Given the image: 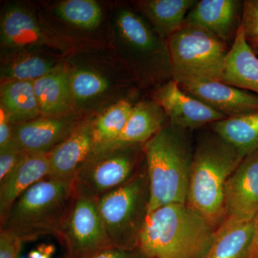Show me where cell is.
I'll use <instances>...</instances> for the list:
<instances>
[{"mask_svg":"<svg viewBox=\"0 0 258 258\" xmlns=\"http://www.w3.org/2000/svg\"><path fill=\"white\" fill-rule=\"evenodd\" d=\"M215 227L187 204H170L148 214L138 247L147 258H202Z\"/></svg>","mask_w":258,"mask_h":258,"instance_id":"obj_1","label":"cell"},{"mask_svg":"<svg viewBox=\"0 0 258 258\" xmlns=\"http://www.w3.org/2000/svg\"><path fill=\"white\" fill-rule=\"evenodd\" d=\"M72 182L48 176L32 185L13 204L1 229L23 242L58 237L75 200Z\"/></svg>","mask_w":258,"mask_h":258,"instance_id":"obj_2","label":"cell"},{"mask_svg":"<svg viewBox=\"0 0 258 258\" xmlns=\"http://www.w3.org/2000/svg\"><path fill=\"white\" fill-rule=\"evenodd\" d=\"M179 128L163 127L144 147L149 181L148 214L170 204H186L193 156Z\"/></svg>","mask_w":258,"mask_h":258,"instance_id":"obj_3","label":"cell"},{"mask_svg":"<svg viewBox=\"0 0 258 258\" xmlns=\"http://www.w3.org/2000/svg\"><path fill=\"white\" fill-rule=\"evenodd\" d=\"M244 159L217 135L203 139L193 155L186 204L214 226L225 217L226 183Z\"/></svg>","mask_w":258,"mask_h":258,"instance_id":"obj_4","label":"cell"},{"mask_svg":"<svg viewBox=\"0 0 258 258\" xmlns=\"http://www.w3.org/2000/svg\"><path fill=\"white\" fill-rule=\"evenodd\" d=\"M150 190L147 167L124 184L94 200L112 245L138 247L139 236L148 215Z\"/></svg>","mask_w":258,"mask_h":258,"instance_id":"obj_5","label":"cell"},{"mask_svg":"<svg viewBox=\"0 0 258 258\" xmlns=\"http://www.w3.org/2000/svg\"><path fill=\"white\" fill-rule=\"evenodd\" d=\"M174 81L223 82L226 55L223 41L211 32L183 25L168 41Z\"/></svg>","mask_w":258,"mask_h":258,"instance_id":"obj_6","label":"cell"},{"mask_svg":"<svg viewBox=\"0 0 258 258\" xmlns=\"http://www.w3.org/2000/svg\"><path fill=\"white\" fill-rule=\"evenodd\" d=\"M139 147L93 149L73 180L75 198L96 200L132 179L143 166Z\"/></svg>","mask_w":258,"mask_h":258,"instance_id":"obj_7","label":"cell"},{"mask_svg":"<svg viewBox=\"0 0 258 258\" xmlns=\"http://www.w3.org/2000/svg\"><path fill=\"white\" fill-rule=\"evenodd\" d=\"M3 50L23 48L68 52L72 45L66 38L51 30L31 10L10 5L3 10L0 23Z\"/></svg>","mask_w":258,"mask_h":258,"instance_id":"obj_8","label":"cell"},{"mask_svg":"<svg viewBox=\"0 0 258 258\" xmlns=\"http://www.w3.org/2000/svg\"><path fill=\"white\" fill-rule=\"evenodd\" d=\"M66 258H84L113 247L94 200L75 198L60 235Z\"/></svg>","mask_w":258,"mask_h":258,"instance_id":"obj_9","label":"cell"},{"mask_svg":"<svg viewBox=\"0 0 258 258\" xmlns=\"http://www.w3.org/2000/svg\"><path fill=\"white\" fill-rule=\"evenodd\" d=\"M71 80L73 106L81 110L97 109L116 97L118 79L108 61L75 59L67 66Z\"/></svg>","mask_w":258,"mask_h":258,"instance_id":"obj_10","label":"cell"},{"mask_svg":"<svg viewBox=\"0 0 258 258\" xmlns=\"http://www.w3.org/2000/svg\"><path fill=\"white\" fill-rule=\"evenodd\" d=\"M225 217L241 222L258 220V152L244 158L227 180Z\"/></svg>","mask_w":258,"mask_h":258,"instance_id":"obj_11","label":"cell"},{"mask_svg":"<svg viewBox=\"0 0 258 258\" xmlns=\"http://www.w3.org/2000/svg\"><path fill=\"white\" fill-rule=\"evenodd\" d=\"M156 102L169 117L171 125L180 128H196L227 118L181 89L176 81H169L158 90Z\"/></svg>","mask_w":258,"mask_h":258,"instance_id":"obj_12","label":"cell"},{"mask_svg":"<svg viewBox=\"0 0 258 258\" xmlns=\"http://www.w3.org/2000/svg\"><path fill=\"white\" fill-rule=\"evenodd\" d=\"M74 115L39 117L13 125V139L25 152L48 154L80 124Z\"/></svg>","mask_w":258,"mask_h":258,"instance_id":"obj_13","label":"cell"},{"mask_svg":"<svg viewBox=\"0 0 258 258\" xmlns=\"http://www.w3.org/2000/svg\"><path fill=\"white\" fill-rule=\"evenodd\" d=\"M185 92L227 117L258 111V96L220 81L179 83Z\"/></svg>","mask_w":258,"mask_h":258,"instance_id":"obj_14","label":"cell"},{"mask_svg":"<svg viewBox=\"0 0 258 258\" xmlns=\"http://www.w3.org/2000/svg\"><path fill=\"white\" fill-rule=\"evenodd\" d=\"M94 148L93 121L80 123L66 140L49 153L50 176L73 181Z\"/></svg>","mask_w":258,"mask_h":258,"instance_id":"obj_15","label":"cell"},{"mask_svg":"<svg viewBox=\"0 0 258 258\" xmlns=\"http://www.w3.org/2000/svg\"><path fill=\"white\" fill-rule=\"evenodd\" d=\"M48 176H50L48 154L27 153L18 165L0 181V222L26 190Z\"/></svg>","mask_w":258,"mask_h":258,"instance_id":"obj_16","label":"cell"},{"mask_svg":"<svg viewBox=\"0 0 258 258\" xmlns=\"http://www.w3.org/2000/svg\"><path fill=\"white\" fill-rule=\"evenodd\" d=\"M60 64V61L50 50L37 48L3 50L0 68L2 83L35 81Z\"/></svg>","mask_w":258,"mask_h":258,"instance_id":"obj_17","label":"cell"},{"mask_svg":"<svg viewBox=\"0 0 258 258\" xmlns=\"http://www.w3.org/2000/svg\"><path fill=\"white\" fill-rule=\"evenodd\" d=\"M223 83L249 90L258 96V56L249 45L241 25L226 55Z\"/></svg>","mask_w":258,"mask_h":258,"instance_id":"obj_18","label":"cell"},{"mask_svg":"<svg viewBox=\"0 0 258 258\" xmlns=\"http://www.w3.org/2000/svg\"><path fill=\"white\" fill-rule=\"evenodd\" d=\"M33 84L41 116L69 114L73 101L67 66L59 64L49 74L33 81Z\"/></svg>","mask_w":258,"mask_h":258,"instance_id":"obj_19","label":"cell"},{"mask_svg":"<svg viewBox=\"0 0 258 258\" xmlns=\"http://www.w3.org/2000/svg\"><path fill=\"white\" fill-rule=\"evenodd\" d=\"M166 115L157 102H142L133 107L125 128L114 142L100 148L141 145L164 127ZM96 149V148H95Z\"/></svg>","mask_w":258,"mask_h":258,"instance_id":"obj_20","label":"cell"},{"mask_svg":"<svg viewBox=\"0 0 258 258\" xmlns=\"http://www.w3.org/2000/svg\"><path fill=\"white\" fill-rule=\"evenodd\" d=\"M237 6L238 2L233 0H203L195 5L184 25L200 27L226 41L235 25Z\"/></svg>","mask_w":258,"mask_h":258,"instance_id":"obj_21","label":"cell"},{"mask_svg":"<svg viewBox=\"0 0 258 258\" xmlns=\"http://www.w3.org/2000/svg\"><path fill=\"white\" fill-rule=\"evenodd\" d=\"M256 221L241 222L226 217L214 232L202 258H246Z\"/></svg>","mask_w":258,"mask_h":258,"instance_id":"obj_22","label":"cell"},{"mask_svg":"<svg viewBox=\"0 0 258 258\" xmlns=\"http://www.w3.org/2000/svg\"><path fill=\"white\" fill-rule=\"evenodd\" d=\"M115 37L123 48L142 55H152L159 50L160 42L155 34L139 15L120 10L114 20Z\"/></svg>","mask_w":258,"mask_h":258,"instance_id":"obj_23","label":"cell"},{"mask_svg":"<svg viewBox=\"0 0 258 258\" xmlns=\"http://www.w3.org/2000/svg\"><path fill=\"white\" fill-rule=\"evenodd\" d=\"M1 108L13 125L41 116L35 96L33 81H13L2 83Z\"/></svg>","mask_w":258,"mask_h":258,"instance_id":"obj_24","label":"cell"},{"mask_svg":"<svg viewBox=\"0 0 258 258\" xmlns=\"http://www.w3.org/2000/svg\"><path fill=\"white\" fill-rule=\"evenodd\" d=\"M212 128L242 157L258 152V111L219 120L213 123Z\"/></svg>","mask_w":258,"mask_h":258,"instance_id":"obj_25","label":"cell"},{"mask_svg":"<svg viewBox=\"0 0 258 258\" xmlns=\"http://www.w3.org/2000/svg\"><path fill=\"white\" fill-rule=\"evenodd\" d=\"M194 0H147L139 2V9L160 36L169 39L184 25Z\"/></svg>","mask_w":258,"mask_h":258,"instance_id":"obj_26","label":"cell"},{"mask_svg":"<svg viewBox=\"0 0 258 258\" xmlns=\"http://www.w3.org/2000/svg\"><path fill=\"white\" fill-rule=\"evenodd\" d=\"M133 107L125 100H120L106 108L93 121L95 148L108 145L119 137L128 121Z\"/></svg>","mask_w":258,"mask_h":258,"instance_id":"obj_27","label":"cell"},{"mask_svg":"<svg viewBox=\"0 0 258 258\" xmlns=\"http://www.w3.org/2000/svg\"><path fill=\"white\" fill-rule=\"evenodd\" d=\"M56 15L66 23L83 29L93 30L101 23L102 10L94 0H66L55 8Z\"/></svg>","mask_w":258,"mask_h":258,"instance_id":"obj_28","label":"cell"},{"mask_svg":"<svg viewBox=\"0 0 258 258\" xmlns=\"http://www.w3.org/2000/svg\"><path fill=\"white\" fill-rule=\"evenodd\" d=\"M27 153L13 139L5 147L0 148V181L18 165Z\"/></svg>","mask_w":258,"mask_h":258,"instance_id":"obj_29","label":"cell"},{"mask_svg":"<svg viewBox=\"0 0 258 258\" xmlns=\"http://www.w3.org/2000/svg\"><path fill=\"white\" fill-rule=\"evenodd\" d=\"M240 25L247 40L258 37V0L244 2Z\"/></svg>","mask_w":258,"mask_h":258,"instance_id":"obj_30","label":"cell"},{"mask_svg":"<svg viewBox=\"0 0 258 258\" xmlns=\"http://www.w3.org/2000/svg\"><path fill=\"white\" fill-rule=\"evenodd\" d=\"M23 243L18 235L0 228V258H20Z\"/></svg>","mask_w":258,"mask_h":258,"instance_id":"obj_31","label":"cell"},{"mask_svg":"<svg viewBox=\"0 0 258 258\" xmlns=\"http://www.w3.org/2000/svg\"><path fill=\"white\" fill-rule=\"evenodd\" d=\"M84 258H147L139 247L133 249L111 247Z\"/></svg>","mask_w":258,"mask_h":258,"instance_id":"obj_32","label":"cell"},{"mask_svg":"<svg viewBox=\"0 0 258 258\" xmlns=\"http://www.w3.org/2000/svg\"><path fill=\"white\" fill-rule=\"evenodd\" d=\"M13 125L8 115L0 107V148L5 147L13 140Z\"/></svg>","mask_w":258,"mask_h":258,"instance_id":"obj_33","label":"cell"},{"mask_svg":"<svg viewBox=\"0 0 258 258\" xmlns=\"http://www.w3.org/2000/svg\"><path fill=\"white\" fill-rule=\"evenodd\" d=\"M246 258H258V220L254 225L253 235Z\"/></svg>","mask_w":258,"mask_h":258,"instance_id":"obj_34","label":"cell"},{"mask_svg":"<svg viewBox=\"0 0 258 258\" xmlns=\"http://www.w3.org/2000/svg\"><path fill=\"white\" fill-rule=\"evenodd\" d=\"M248 42L252 50L255 52L256 55L258 56V37H257V38L252 39V40H248Z\"/></svg>","mask_w":258,"mask_h":258,"instance_id":"obj_35","label":"cell"}]
</instances>
